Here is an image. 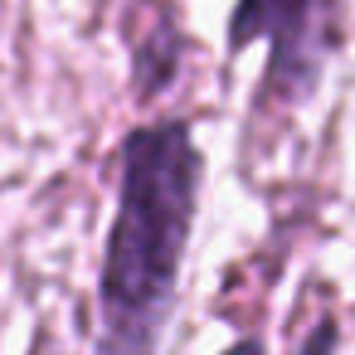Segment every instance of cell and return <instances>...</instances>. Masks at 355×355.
<instances>
[{
	"label": "cell",
	"instance_id": "3",
	"mask_svg": "<svg viewBox=\"0 0 355 355\" xmlns=\"http://www.w3.org/2000/svg\"><path fill=\"white\" fill-rule=\"evenodd\" d=\"M219 355H268V350H263V340H253V336H243V340H234V345H224Z\"/></svg>",
	"mask_w": 355,
	"mask_h": 355
},
{
	"label": "cell",
	"instance_id": "2",
	"mask_svg": "<svg viewBox=\"0 0 355 355\" xmlns=\"http://www.w3.org/2000/svg\"><path fill=\"white\" fill-rule=\"evenodd\" d=\"M345 10L350 0H239L229 15V49L243 54L258 40L268 44L258 107L272 103L277 112H292L316 93L345 40Z\"/></svg>",
	"mask_w": 355,
	"mask_h": 355
},
{
	"label": "cell",
	"instance_id": "1",
	"mask_svg": "<svg viewBox=\"0 0 355 355\" xmlns=\"http://www.w3.org/2000/svg\"><path fill=\"white\" fill-rule=\"evenodd\" d=\"M190 122H141L117 151V209L98 272V355H156L200 214Z\"/></svg>",
	"mask_w": 355,
	"mask_h": 355
}]
</instances>
